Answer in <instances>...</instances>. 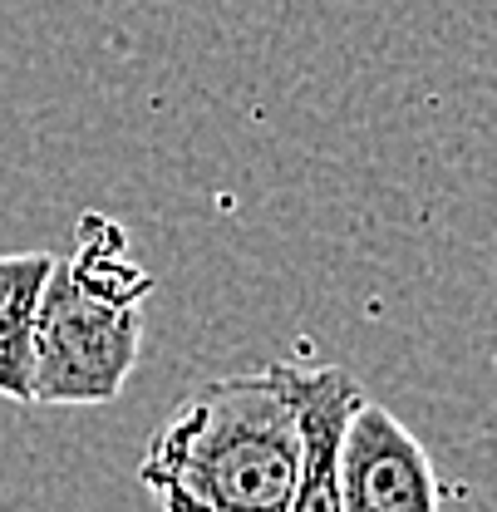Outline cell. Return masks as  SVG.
<instances>
[{
    "mask_svg": "<svg viewBox=\"0 0 497 512\" xmlns=\"http://www.w3.org/2000/svg\"><path fill=\"white\" fill-rule=\"evenodd\" d=\"M301 473V424L286 360L197 384L138 463L163 512H286Z\"/></svg>",
    "mask_w": 497,
    "mask_h": 512,
    "instance_id": "6da1fadb",
    "label": "cell"
},
{
    "mask_svg": "<svg viewBox=\"0 0 497 512\" xmlns=\"http://www.w3.org/2000/svg\"><path fill=\"white\" fill-rule=\"evenodd\" d=\"M153 276L128 256V237L109 217H84L69 261H55L30 340V404H114L138 370L143 301Z\"/></svg>",
    "mask_w": 497,
    "mask_h": 512,
    "instance_id": "7a4b0ae2",
    "label": "cell"
},
{
    "mask_svg": "<svg viewBox=\"0 0 497 512\" xmlns=\"http://www.w3.org/2000/svg\"><path fill=\"white\" fill-rule=\"evenodd\" d=\"M340 512H443L453 488L424 439L379 399H360L340 434Z\"/></svg>",
    "mask_w": 497,
    "mask_h": 512,
    "instance_id": "3957f363",
    "label": "cell"
},
{
    "mask_svg": "<svg viewBox=\"0 0 497 512\" xmlns=\"http://www.w3.org/2000/svg\"><path fill=\"white\" fill-rule=\"evenodd\" d=\"M286 380L301 424V473L286 512H340V473H335L340 434L365 389L340 365H301V360H286Z\"/></svg>",
    "mask_w": 497,
    "mask_h": 512,
    "instance_id": "277c9868",
    "label": "cell"
},
{
    "mask_svg": "<svg viewBox=\"0 0 497 512\" xmlns=\"http://www.w3.org/2000/svg\"><path fill=\"white\" fill-rule=\"evenodd\" d=\"M55 252H5L0 256V399L30 404V340Z\"/></svg>",
    "mask_w": 497,
    "mask_h": 512,
    "instance_id": "5b68a950",
    "label": "cell"
}]
</instances>
